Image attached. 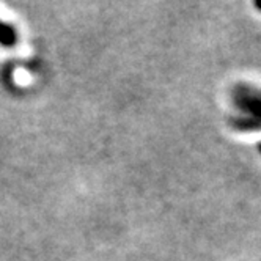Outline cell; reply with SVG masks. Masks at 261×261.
<instances>
[{
	"mask_svg": "<svg viewBox=\"0 0 261 261\" xmlns=\"http://www.w3.org/2000/svg\"><path fill=\"white\" fill-rule=\"evenodd\" d=\"M0 44L2 46H14L16 44V32L8 24L0 22Z\"/></svg>",
	"mask_w": 261,
	"mask_h": 261,
	"instance_id": "1",
	"label": "cell"
}]
</instances>
